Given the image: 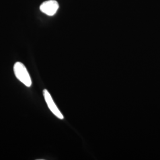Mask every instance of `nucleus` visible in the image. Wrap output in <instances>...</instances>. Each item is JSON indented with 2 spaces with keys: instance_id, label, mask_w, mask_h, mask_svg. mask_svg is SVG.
I'll use <instances>...</instances> for the list:
<instances>
[{
  "instance_id": "nucleus-3",
  "label": "nucleus",
  "mask_w": 160,
  "mask_h": 160,
  "mask_svg": "<svg viewBox=\"0 0 160 160\" xmlns=\"http://www.w3.org/2000/svg\"><path fill=\"white\" fill-rule=\"evenodd\" d=\"M43 96H44L45 100L46 101V104H47L48 108L51 110L52 112L59 119H63V115L61 113V112L59 111V109L58 108L55 103H54L50 93L48 92L47 90H43Z\"/></svg>"
},
{
  "instance_id": "nucleus-1",
  "label": "nucleus",
  "mask_w": 160,
  "mask_h": 160,
  "mask_svg": "<svg viewBox=\"0 0 160 160\" xmlns=\"http://www.w3.org/2000/svg\"><path fill=\"white\" fill-rule=\"evenodd\" d=\"M14 72L18 80L20 81L22 83L27 87L32 86V80L29 72L22 62H17L14 65Z\"/></svg>"
},
{
  "instance_id": "nucleus-2",
  "label": "nucleus",
  "mask_w": 160,
  "mask_h": 160,
  "mask_svg": "<svg viewBox=\"0 0 160 160\" xmlns=\"http://www.w3.org/2000/svg\"><path fill=\"white\" fill-rule=\"evenodd\" d=\"M59 4L56 0H48L40 6V11L49 16H53L57 12Z\"/></svg>"
}]
</instances>
